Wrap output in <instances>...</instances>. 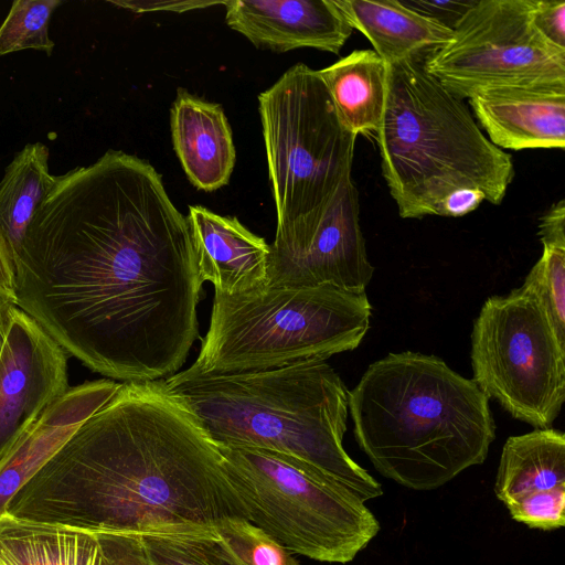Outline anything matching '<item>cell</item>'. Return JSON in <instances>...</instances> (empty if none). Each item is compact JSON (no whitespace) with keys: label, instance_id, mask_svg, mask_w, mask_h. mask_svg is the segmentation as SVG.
Returning a JSON list of instances; mask_svg holds the SVG:
<instances>
[{"label":"cell","instance_id":"obj_12","mask_svg":"<svg viewBox=\"0 0 565 565\" xmlns=\"http://www.w3.org/2000/svg\"><path fill=\"white\" fill-rule=\"evenodd\" d=\"M354 182L340 191L317 231L297 249L268 257L266 288L332 286L364 292L374 268L360 226Z\"/></svg>","mask_w":565,"mask_h":565},{"label":"cell","instance_id":"obj_24","mask_svg":"<svg viewBox=\"0 0 565 565\" xmlns=\"http://www.w3.org/2000/svg\"><path fill=\"white\" fill-rule=\"evenodd\" d=\"M60 0H15L0 25V56L36 50L51 55L54 42L49 36V23Z\"/></svg>","mask_w":565,"mask_h":565},{"label":"cell","instance_id":"obj_18","mask_svg":"<svg viewBox=\"0 0 565 565\" xmlns=\"http://www.w3.org/2000/svg\"><path fill=\"white\" fill-rule=\"evenodd\" d=\"M348 24L371 42L387 64L424 58L445 45L452 30L402 0H333Z\"/></svg>","mask_w":565,"mask_h":565},{"label":"cell","instance_id":"obj_21","mask_svg":"<svg viewBox=\"0 0 565 565\" xmlns=\"http://www.w3.org/2000/svg\"><path fill=\"white\" fill-rule=\"evenodd\" d=\"M565 484V435L534 428L510 436L503 445L494 492L504 504L540 490Z\"/></svg>","mask_w":565,"mask_h":565},{"label":"cell","instance_id":"obj_6","mask_svg":"<svg viewBox=\"0 0 565 565\" xmlns=\"http://www.w3.org/2000/svg\"><path fill=\"white\" fill-rule=\"evenodd\" d=\"M364 292L332 286L214 292L210 327L180 377L221 375L326 361L356 349L370 329Z\"/></svg>","mask_w":565,"mask_h":565},{"label":"cell","instance_id":"obj_30","mask_svg":"<svg viewBox=\"0 0 565 565\" xmlns=\"http://www.w3.org/2000/svg\"><path fill=\"white\" fill-rule=\"evenodd\" d=\"M477 0H405L406 7L430 17L451 30Z\"/></svg>","mask_w":565,"mask_h":565},{"label":"cell","instance_id":"obj_34","mask_svg":"<svg viewBox=\"0 0 565 565\" xmlns=\"http://www.w3.org/2000/svg\"><path fill=\"white\" fill-rule=\"evenodd\" d=\"M15 308L17 305L12 299L0 295V355L11 324L12 313Z\"/></svg>","mask_w":565,"mask_h":565},{"label":"cell","instance_id":"obj_8","mask_svg":"<svg viewBox=\"0 0 565 565\" xmlns=\"http://www.w3.org/2000/svg\"><path fill=\"white\" fill-rule=\"evenodd\" d=\"M217 446L245 519L290 553L344 564L380 531L364 501L311 465L274 450Z\"/></svg>","mask_w":565,"mask_h":565},{"label":"cell","instance_id":"obj_10","mask_svg":"<svg viewBox=\"0 0 565 565\" xmlns=\"http://www.w3.org/2000/svg\"><path fill=\"white\" fill-rule=\"evenodd\" d=\"M535 0H477L450 40L423 58L456 97L494 86L565 82V49L534 24Z\"/></svg>","mask_w":565,"mask_h":565},{"label":"cell","instance_id":"obj_19","mask_svg":"<svg viewBox=\"0 0 565 565\" xmlns=\"http://www.w3.org/2000/svg\"><path fill=\"white\" fill-rule=\"evenodd\" d=\"M0 565H108L97 535L0 514Z\"/></svg>","mask_w":565,"mask_h":565},{"label":"cell","instance_id":"obj_29","mask_svg":"<svg viewBox=\"0 0 565 565\" xmlns=\"http://www.w3.org/2000/svg\"><path fill=\"white\" fill-rule=\"evenodd\" d=\"M534 24L554 45L565 49V1L535 0Z\"/></svg>","mask_w":565,"mask_h":565},{"label":"cell","instance_id":"obj_2","mask_svg":"<svg viewBox=\"0 0 565 565\" xmlns=\"http://www.w3.org/2000/svg\"><path fill=\"white\" fill-rule=\"evenodd\" d=\"M6 512L139 536L216 532L225 519H245L218 446L163 380L122 383Z\"/></svg>","mask_w":565,"mask_h":565},{"label":"cell","instance_id":"obj_5","mask_svg":"<svg viewBox=\"0 0 565 565\" xmlns=\"http://www.w3.org/2000/svg\"><path fill=\"white\" fill-rule=\"evenodd\" d=\"M163 382L215 444L290 455L362 501L383 494L343 448L349 390L326 361Z\"/></svg>","mask_w":565,"mask_h":565},{"label":"cell","instance_id":"obj_25","mask_svg":"<svg viewBox=\"0 0 565 565\" xmlns=\"http://www.w3.org/2000/svg\"><path fill=\"white\" fill-rule=\"evenodd\" d=\"M519 288L541 301L565 339V243H543L542 256Z\"/></svg>","mask_w":565,"mask_h":565},{"label":"cell","instance_id":"obj_33","mask_svg":"<svg viewBox=\"0 0 565 565\" xmlns=\"http://www.w3.org/2000/svg\"><path fill=\"white\" fill-rule=\"evenodd\" d=\"M0 295L15 302L14 270L7 248L0 237Z\"/></svg>","mask_w":565,"mask_h":565},{"label":"cell","instance_id":"obj_17","mask_svg":"<svg viewBox=\"0 0 565 565\" xmlns=\"http://www.w3.org/2000/svg\"><path fill=\"white\" fill-rule=\"evenodd\" d=\"M170 122L174 150L191 183L203 191L225 185L235 164V148L222 107L179 88Z\"/></svg>","mask_w":565,"mask_h":565},{"label":"cell","instance_id":"obj_9","mask_svg":"<svg viewBox=\"0 0 565 565\" xmlns=\"http://www.w3.org/2000/svg\"><path fill=\"white\" fill-rule=\"evenodd\" d=\"M472 381L512 417L550 428L565 401V339L541 301L520 288L491 296L471 332Z\"/></svg>","mask_w":565,"mask_h":565},{"label":"cell","instance_id":"obj_31","mask_svg":"<svg viewBox=\"0 0 565 565\" xmlns=\"http://www.w3.org/2000/svg\"><path fill=\"white\" fill-rule=\"evenodd\" d=\"M110 3L128 9L130 11L150 12V11H173L184 12L194 9H204L211 6L224 4L225 1H202V0H126L109 1Z\"/></svg>","mask_w":565,"mask_h":565},{"label":"cell","instance_id":"obj_32","mask_svg":"<svg viewBox=\"0 0 565 565\" xmlns=\"http://www.w3.org/2000/svg\"><path fill=\"white\" fill-rule=\"evenodd\" d=\"M539 236L543 243H565V200L554 203L541 217Z\"/></svg>","mask_w":565,"mask_h":565},{"label":"cell","instance_id":"obj_16","mask_svg":"<svg viewBox=\"0 0 565 565\" xmlns=\"http://www.w3.org/2000/svg\"><path fill=\"white\" fill-rule=\"evenodd\" d=\"M202 282L223 295L246 294L266 286L270 246L236 217L218 215L203 206L189 207L186 216Z\"/></svg>","mask_w":565,"mask_h":565},{"label":"cell","instance_id":"obj_11","mask_svg":"<svg viewBox=\"0 0 565 565\" xmlns=\"http://www.w3.org/2000/svg\"><path fill=\"white\" fill-rule=\"evenodd\" d=\"M68 388L66 352L17 307L0 355V459Z\"/></svg>","mask_w":565,"mask_h":565},{"label":"cell","instance_id":"obj_28","mask_svg":"<svg viewBox=\"0 0 565 565\" xmlns=\"http://www.w3.org/2000/svg\"><path fill=\"white\" fill-rule=\"evenodd\" d=\"M108 565H149L139 535L95 533Z\"/></svg>","mask_w":565,"mask_h":565},{"label":"cell","instance_id":"obj_7","mask_svg":"<svg viewBox=\"0 0 565 565\" xmlns=\"http://www.w3.org/2000/svg\"><path fill=\"white\" fill-rule=\"evenodd\" d=\"M277 226L269 257L300 247L352 180L356 136L317 71L299 63L258 96Z\"/></svg>","mask_w":565,"mask_h":565},{"label":"cell","instance_id":"obj_4","mask_svg":"<svg viewBox=\"0 0 565 565\" xmlns=\"http://www.w3.org/2000/svg\"><path fill=\"white\" fill-rule=\"evenodd\" d=\"M375 134L382 173L403 218L460 217L483 201L500 204L514 178L512 156L486 137L423 58L387 64Z\"/></svg>","mask_w":565,"mask_h":565},{"label":"cell","instance_id":"obj_14","mask_svg":"<svg viewBox=\"0 0 565 565\" xmlns=\"http://www.w3.org/2000/svg\"><path fill=\"white\" fill-rule=\"evenodd\" d=\"M227 25L256 47L339 54L353 29L333 0H225Z\"/></svg>","mask_w":565,"mask_h":565},{"label":"cell","instance_id":"obj_20","mask_svg":"<svg viewBox=\"0 0 565 565\" xmlns=\"http://www.w3.org/2000/svg\"><path fill=\"white\" fill-rule=\"evenodd\" d=\"M317 72L345 129L355 136L377 130L386 103L384 60L373 50H355Z\"/></svg>","mask_w":565,"mask_h":565},{"label":"cell","instance_id":"obj_3","mask_svg":"<svg viewBox=\"0 0 565 565\" xmlns=\"http://www.w3.org/2000/svg\"><path fill=\"white\" fill-rule=\"evenodd\" d=\"M489 401L440 358L405 351L369 365L349 391V413L382 476L433 490L486 460L495 438Z\"/></svg>","mask_w":565,"mask_h":565},{"label":"cell","instance_id":"obj_22","mask_svg":"<svg viewBox=\"0 0 565 565\" xmlns=\"http://www.w3.org/2000/svg\"><path fill=\"white\" fill-rule=\"evenodd\" d=\"M49 148L42 142L24 146L0 182V237L13 270L28 227L56 181L49 170Z\"/></svg>","mask_w":565,"mask_h":565},{"label":"cell","instance_id":"obj_15","mask_svg":"<svg viewBox=\"0 0 565 565\" xmlns=\"http://www.w3.org/2000/svg\"><path fill=\"white\" fill-rule=\"evenodd\" d=\"M121 384L102 379L70 387L9 449L0 459V514L78 427L109 402Z\"/></svg>","mask_w":565,"mask_h":565},{"label":"cell","instance_id":"obj_13","mask_svg":"<svg viewBox=\"0 0 565 565\" xmlns=\"http://www.w3.org/2000/svg\"><path fill=\"white\" fill-rule=\"evenodd\" d=\"M468 99L495 147L564 149L565 82L494 86Z\"/></svg>","mask_w":565,"mask_h":565},{"label":"cell","instance_id":"obj_1","mask_svg":"<svg viewBox=\"0 0 565 565\" xmlns=\"http://www.w3.org/2000/svg\"><path fill=\"white\" fill-rule=\"evenodd\" d=\"M14 281L17 307L114 381L168 379L199 334L203 282L188 220L154 168L119 150L56 175Z\"/></svg>","mask_w":565,"mask_h":565},{"label":"cell","instance_id":"obj_23","mask_svg":"<svg viewBox=\"0 0 565 565\" xmlns=\"http://www.w3.org/2000/svg\"><path fill=\"white\" fill-rule=\"evenodd\" d=\"M140 539L149 565H247L217 532L148 534Z\"/></svg>","mask_w":565,"mask_h":565},{"label":"cell","instance_id":"obj_27","mask_svg":"<svg viewBox=\"0 0 565 565\" xmlns=\"http://www.w3.org/2000/svg\"><path fill=\"white\" fill-rule=\"evenodd\" d=\"M513 520L551 531L565 524V484L523 494L505 504Z\"/></svg>","mask_w":565,"mask_h":565},{"label":"cell","instance_id":"obj_26","mask_svg":"<svg viewBox=\"0 0 565 565\" xmlns=\"http://www.w3.org/2000/svg\"><path fill=\"white\" fill-rule=\"evenodd\" d=\"M216 532L247 565H301L292 553L245 519H225Z\"/></svg>","mask_w":565,"mask_h":565}]
</instances>
